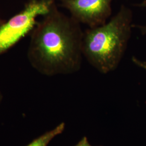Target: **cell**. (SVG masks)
<instances>
[{"mask_svg": "<svg viewBox=\"0 0 146 146\" xmlns=\"http://www.w3.org/2000/svg\"><path fill=\"white\" fill-rule=\"evenodd\" d=\"M132 61L134 64H136L137 66H138L139 67H141V68H143L144 69H145L146 70V61H142L141 60H138L137 58L133 56L132 58Z\"/></svg>", "mask_w": 146, "mask_h": 146, "instance_id": "cell-6", "label": "cell"}, {"mask_svg": "<svg viewBox=\"0 0 146 146\" xmlns=\"http://www.w3.org/2000/svg\"><path fill=\"white\" fill-rule=\"evenodd\" d=\"M65 125L62 123L53 130L48 131L31 142L26 146H47L49 142L56 136L61 134L64 131Z\"/></svg>", "mask_w": 146, "mask_h": 146, "instance_id": "cell-5", "label": "cell"}, {"mask_svg": "<svg viewBox=\"0 0 146 146\" xmlns=\"http://www.w3.org/2000/svg\"><path fill=\"white\" fill-rule=\"evenodd\" d=\"M0 100H1V95H0Z\"/></svg>", "mask_w": 146, "mask_h": 146, "instance_id": "cell-10", "label": "cell"}, {"mask_svg": "<svg viewBox=\"0 0 146 146\" xmlns=\"http://www.w3.org/2000/svg\"><path fill=\"white\" fill-rule=\"evenodd\" d=\"M75 146H92L89 143L88 139L86 137H84Z\"/></svg>", "mask_w": 146, "mask_h": 146, "instance_id": "cell-7", "label": "cell"}, {"mask_svg": "<svg viewBox=\"0 0 146 146\" xmlns=\"http://www.w3.org/2000/svg\"><path fill=\"white\" fill-rule=\"evenodd\" d=\"M50 0H34L20 13L0 26V55L13 46L34 29L39 16H46L52 11Z\"/></svg>", "mask_w": 146, "mask_h": 146, "instance_id": "cell-3", "label": "cell"}, {"mask_svg": "<svg viewBox=\"0 0 146 146\" xmlns=\"http://www.w3.org/2000/svg\"><path fill=\"white\" fill-rule=\"evenodd\" d=\"M133 27L138 28L141 31L142 34H144V35L146 34V26H135V25H133Z\"/></svg>", "mask_w": 146, "mask_h": 146, "instance_id": "cell-8", "label": "cell"}, {"mask_svg": "<svg viewBox=\"0 0 146 146\" xmlns=\"http://www.w3.org/2000/svg\"><path fill=\"white\" fill-rule=\"evenodd\" d=\"M33 29L28 56L47 75L77 72L81 64L84 33L79 22L52 11Z\"/></svg>", "mask_w": 146, "mask_h": 146, "instance_id": "cell-1", "label": "cell"}, {"mask_svg": "<svg viewBox=\"0 0 146 146\" xmlns=\"http://www.w3.org/2000/svg\"><path fill=\"white\" fill-rule=\"evenodd\" d=\"M113 0H66L64 4L73 18L90 28L106 23L111 14Z\"/></svg>", "mask_w": 146, "mask_h": 146, "instance_id": "cell-4", "label": "cell"}, {"mask_svg": "<svg viewBox=\"0 0 146 146\" xmlns=\"http://www.w3.org/2000/svg\"><path fill=\"white\" fill-rule=\"evenodd\" d=\"M140 6H141V7H146V1H144V2H143L140 5Z\"/></svg>", "mask_w": 146, "mask_h": 146, "instance_id": "cell-9", "label": "cell"}, {"mask_svg": "<svg viewBox=\"0 0 146 146\" xmlns=\"http://www.w3.org/2000/svg\"><path fill=\"white\" fill-rule=\"evenodd\" d=\"M64 1H66V0H64Z\"/></svg>", "mask_w": 146, "mask_h": 146, "instance_id": "cell-11", "label": "cell"}, {"mask_svg": "<svg viewBox=\"0 0 146 146\" xmlns=\"http://www.w3.org/2000/svg\"><path fill=\"white\" fill-rule=\"evenodd\" d=\"M132 14L125 6L108 22L84 33L82 53L94 68L107 74L119 64L130 38Z\"/></svg>", "mask_w": 146, "mask_h": 146, "instance_id": "cell-2", "label": "cell"}]
</instances>
